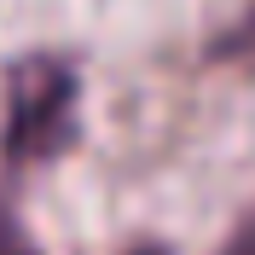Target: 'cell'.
Masks as SVG:
<instances>
[{
    "label": "cell",
    "mask_w": 255,
    "mask_h": 255,
    "mask_svg": "<svg viewBox=\"0 0 255 255\" xmlns=\"http://www.w3.org/2000/svg\"><path fill=\"white\" fill-rule=\"evenodd\" d=\"M76 64L52 58V52H29L6 70V122H0V157L12 174L41 168V162L64 157L76 139Z\"/></svg>",
    "instance_id": "6da1fadb"
},
{
    "label": "cell",
    "mask_w": 255,
    "mask_h": 255,
    "mask_svg": "<svg viewBox=\"0 0 255 255\" xmlns=\"http://www.w3.org/2000/svg\"><path fill=\"white\" fill-rule=\"evenodd\" d=\"M0 255H41L29 244V232H23V226H17V215L6 203H0Z\"/></svg>",
    "instance_id": "3957f363"
},
{
    "label": "cell",
    "mask_w": 255,
    "mask_h": 255,
    "mask_svg": "<svg viewBox=\"0 0 255 255\" xmlns=\"http://www.w3.org/2000/svg\"><path fill=\"white\" fill-rule=\"evenodd\" d=\"M215 58H232V64H255V0H244V17L215 41Z\"/></svg>",
    "instance_id": "7a4b0ae2"
},
{
    "label": "cell",
    "mask_w": 255,
    "mask_h": 255,
    "mask_svg": "<svg viewBox=\"0 0 255 255\" xmlns=\"http://www.w3.org/2000/svg\"><path fill=\"white\" fill-rule=\"evenodd\" d=\"M221 255H255V209L238 221V232L226 238V250H221Z\"/></svg>",
    "instance_id": "277c9868"
},
{
    "label": "cell",
    "mask_w": 255,
    "mask_h": 255,
    "mask_svg": "<svg viewBox=\"0 0 255 255\" xmlns=\"http://www.w3.org/2000/svg\"><path fill=\"white\" fill-rule=\"evenodd\" d=\"M133 255H168V250H133Z\"/></svg>",
    "instance_id": "5b68a950"
}]
</instances>
